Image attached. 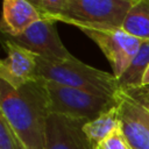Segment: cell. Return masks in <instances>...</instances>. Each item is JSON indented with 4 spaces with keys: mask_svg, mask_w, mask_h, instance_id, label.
<instances>
[{
    "mask_svg": "<svg viewBox=\"0 0 149 149\" xmlns=\"http://www.w3.org/2000/svg\"><path fill=\"white\" fill-rule=\"evenodd\" d=\"M121 29L139 40L149 41V0L134 1Z\"/></svg>",
    "mask_w": 149,
    "mask_h": 149,
    "instance_id": "cell-13",
    "label": "cell"
},
{
    "mask_svg": "<svg viewBox=\"0 0 149 149\" xmlns=\"http://www.w3.org/2000/svg\"><path fill=\"white\" fill-rule=\"evenodd\" d=\"M135 0H66L62 14L54 21L79 29H119Z\"/></svg>",
    "mask_w": 149,
    "mask_h": 149,
    "instance_id": "cell-3",
    "label": "cell"
},
{
    "mask_svg": "<svg viewBox=\"0 0 149 149\" xmlns=\"http://www.w3.org/2000/svg\"><path fill=\"white\" fill-rule=\"evenodd\" d=\"M102 51L112 66V73L118 79L126 71L137 54L142 40H139L121 28L119 29H80Z\"/></svg>",
    "mask_w": 149,
    "mask_h": 149,
    "instance_id": "cell-5",
    "label": "cell"
},
{
    "mask_svg": "<svg viewBox=\"0 0 149 149\" xmlns=\"http://www.w3.org/2000/svg\"><path fill=\"white\" fill-rule=\"evenodd\" d=\"M129 93H130V92H129ZM132 94H133V93H132ZM134 95H135V94H134ZM135 97H137V98H140V99H141V100L143 101V104H144V106H146V108H147V109L149 111V100H148V99H146V98H142V97H139V95H135Z\"/></svg>",
    "mask_w": 149,
    "mask_h": 149,
    "instance_id": "cell-19",
    "label": "cell"
},
{
    "mask_svg": "<svg viewBox=\"0 0 149 149\" xmlns=\"http://www.w3.org/2000/svg\"><path fill=\"white\" fill-rule=\"evenodd\" d=\"M97 149H130L127 144L121 129H116L113 134H111Z\"/></svg>",
    "mask_w": 149,
    "mask_h": 149,
    "instance_id": "cell-16",
    "label": "cell"
},
{
    "mask_svg": "<svg viewBox=\"0 0 149 149\" xmlns=\"http://www.w3.org/2000/svg\"><path fill=\"white\" fill-rule=\"evenodd\" d=\"M42 20L41 14L30 1L5 0L0 29L5 36H16Z\"/></svg>",
    "mask_w": 149,
    "mask_h": 149,
    "instance_id": "cell-10",
    "label": "cell"
},
{
    "mask_svg": "<svg viewBox=\"0 0 149 149\" xmlns=\"http://www.w3.org/2000/svg\"><path fill=\"white\" fill-rule=\"evenodd\" d=\"M5 40L50 62L64 61L73 57L58 35L56 22L48 19L37 21L20 35L6 36Z\"/></svg>",
    "mask_w": 149,
    "mask_h": 149,
    "instance_id": "cell-6",
    "label": "cell"
},
{
    "mask_svg": "<svg viewBox=\"0 0 149 149\" xmlns=\"http://www.w3.org/2000/svg\"><path fill=\"white\" fill-rule=\"evenodd\" d=\"M121 133L130 149H149V111L143 101L126 91L115 94Z\"/></svg>",
    "mask_w": 149,
    "mask_h": 149,
    "instance_id": "cell-7",
    "label": "cell"
},
{
    "mask_svg": "<svg viewBox=\"0 0 149 149\" xmlns=\"http://www.w3.org/2000/svg\"><path fill=\"white\" fill-rule=\"evenodd\" d=\"M3 45L6 57L0 62V80L19 88L38 78L36 55L8 40L3 41Z\"/></svg>",
    "mask_w": 149,
    "mask_h": 149,
    "instance_id": "cell-8",
    "label": "cell"
},
{
    "mask_svg": "<svg viewBox=\"0 0 149 149\" xmlns=\"http://www.w3.org/2000/svg\"><path fill=\"white\" fill-rule=\"evenodd\" d=\"M120 128L119 120V107L118 104L108 111L100 114L92 121H87L83 130L88 139L93 149H97L111 134Z\"/></svg>",
    "mask_w": 149,
    "mask_h": 149,
    "instance_id": "cell-11",
    "label": "cell"
},
{
    "mask_svg": "<svg viewBox=\"0 0 149 149\" xmlns=\"http://www.w3.org/2000/svg\"><path fill=\"white\" fill-rule=\"evenodd\" d=\"M37 73L47 81L97 94L114 97L119 91L118 79L113 73L87 65L74 56L56 62L37 57Z\"/></svg>",
    "mask_w": 149,
    "mask_h": 149,
    "instance_id": "cell-2",
    "label": "cell"
},
{
    "mask_svg": "<svg viewBox=\"0 0 149 149\" xmlns=\"http://www.w3.org/2000/svg\"><path fill=\"white\" fill-rule=\"evenodd\" d=\"M87 121L59 114L48 119L45 149H93L83 127Z\"/></svg>",
    "mask_w": 149,
    "mask_h": 149,
    "instance_id": "cell-9",
    "label": "cell"
},
{
    "mask_svg": "<svg viewBox=\"0 0 149 149\" xmlns=\"http://www.w3.org/2000/svg\"><path fill=\"white\" fill-rule=\"evenodd\" d=\"M0 149H26L19 135L0 113Z\"/></svg>",
    "mask_w": 149,
    "mask_h": 149,
    "instance_id": "cell-14",
    "label": "cell"
},
{
    "mask_svg": "<svg viewBox=\"0 0 149 149\" xmlns=\"http://www.w3.org/2000/svg\"><path fill=\"white\" fill-rule=\"evenodd\" d=\"M128 92H130V93H133L135 95L146 98V99L149 100V86H144V87H141V88H137V90H134V91H128Z\"/></svg>",
    "mask_w": 149,
    "mask_h": 149,
    "instance_id": "cell-17",
    "label": "cell"
},
{
    "mask_svg": "<svg viewBox=\"0 0 149 149\" xmlns=\"http://www.w3.org/2000/svg\"><path fill=\"white\" fill-rule=\"evenodd\" d=\"M51 114L92 121L116 105L114 97L97 94L84 90L47 81Z\"/></svg>",
    "mask_w": 149,
    "mask_h": 149,
    "instance_id": "cell-4",
    "label": "cell"
},
{
    "mask_svg": "<svg viewBox=\"0 0 149 149\" xmlns=\"http://www.w3.org/2000/svg\"><path fill=\"white\" fill-rule=\"evenodd\" d=\"M144 86H149V66L143 76V80H142V87H144Z\"/></svg>",
    "mask_w": 149,
    "mask_h": 149,
    "instance_id": "cell-18",
    "label": "cell"
},
{
    "mask_svg": "<svg viewBox=\"0 0 149 149\" xmlns=\"http://www.w3.org/2000/svg\"><path fill=\"white\" fill-rule=\"evenodd\" d=\"M0 113L26 149H45L47 125L51 115L45 79L38 77L19 88L0 80Z\"/></svg>",
    "mask_w": 149,
    "mask_h": 149,
    "instance_id": "cell-1",
    "label": "cell"
},
{
    "mask_svg": "<svg viewBox=\"0 0 149 149\" xmlns=\"http://www.w3.org/2000/svg\"><path fill=\"white\" fill-rule=\"evenodd\" d=\"M149 66V41H143L137 54L118 78L119 91H134L142 87L143 76Z\"/></svg>",
    "mask_w": 149,
    "mask_h": 149,
    "instance_id": "cell-12",
    "label": "cell"
},
{
    "mask_svg": "<svg viewBox=\"0 0 149 149\" xmlns=\"http://www.w3.org/2000/svg\"><path fill=\"white\" fill-rule=\"evenodd\" d=\"M42 19L54 21L65 8L66 0H30Z\"/></svg>",
    "mask_w": 149,
    "mask_h": 149,
    "instance_id": "cell-15",
    "label": "cell"
}]
</instances>
